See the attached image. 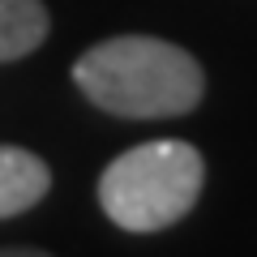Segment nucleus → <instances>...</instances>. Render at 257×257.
<instances>
[{"label":"nucleus","instance_id":"nucleus-1","mask_svg":"<svg viewBox=\"0 0 257 257\" xmlns=\"http://www.w3.org/2000/svg\"><path fill=\"white\" fill-rule=\"evenodd\" d=\"M73 82L99 111L124 120L184 116L206 94L202 64L155 35H116L86 47L73 64Z\"/></svg>","mask_w":257,"mask_h":257},{"label":"nucleus","instance_id":"nucleus-3","mask_svg":"<svg viewBox=\"0 0 257 257\" xmlns=\"http://www.w3.org/2000/svg\"><path fill=\"white\" fill-rule=\"evenodd\" d=\"M52 189V167L22 146H0V219L26 214Z\"/></svg>","mask_w":257,"mask_h":257},{"label":"nucleus","instance_id":"nucleus-5","mask_svg":"<svg viewBox=\"0 0 257 257\" xmlns=\"http://www.w3.org/2000/svg\"><path fill=\"white\" fill-rule=\"evenodd\" d=\"M0 257H52L43 248H0Z\"/></svg>","mask_w":257,"mask_h":257},{"label":"nucleus","instance_id":"nucleus-4","mask_svg":"<svg viewBox=\"0 0 257 257\" xmlns=\"http://www.w3.org/2000/svg\"><path fill=\"white\" fill-rule=\"evenodd\" d=\"M52 30L43 0H0V64L30 56Z\"/></svg>","mask_w":257,"mask_h":257},{"label":"nucleus","instance_id":"nucleus-2","mask_svg":"<svg viewBox=\"0 0 257 257\" xmlns=\"http://www.w3.org/2000/svg\"><path fill=\"white\" fill-rule=\"evenodd\" d=\"M206 180L202 150L180 138L142 142L99 176V206L124 231H163L197 206Z\"/></svg>","mask_w":257,"mask_h":257}]
</instances>
